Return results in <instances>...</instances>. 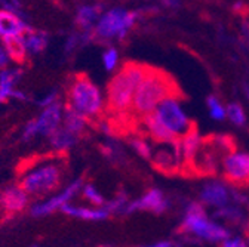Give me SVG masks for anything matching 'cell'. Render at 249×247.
I'll return each mask as SVG.
<instances>
[{
  "instance_id": "cell-18",
  "label": "cell",
  "mask_w": 249,
  "mask_h": 247,
  "mask_svg": "<svg viewBox=\"0 0 249 247\" xmlns=\"http://www.w3.org/2000/svg\"><path fill=\"white\" fill-rule=\"evenodd\" d=\"M101 16V9L97 5H83L76 11V24L83 30V33H93L98 19Z\"/></svg>"
},
{
  "instance_id": "cell-33",
  "label": "cell",
  "mask_w": 249,
  "mask_h": 247,
  "mask_svg": "<svg viewBox=\"0 0 249 247\" xmlns=\"http://www.w3.org/2000/svg\"><path fill=\"white\" fill-rule=\"evenodd\" d=\"M79 45V37L77 36H70L66 42V50L67 52H71L76 46Z\"/></svg>"
},
{
  "instance_id": "cell-29",
  "label": "cell",
  "mask_w": 249,
  "mask_h": 247,
  "mask_svg": "<svg viewBox=\"0 0 249 247\" xmlns=\"http://www.w3.org/2000/svg\"><path fill=\"white\" fill-rule=\"evenodd\" d=\"M208 107L211 110V115L216 120H221L226 117V110L223 108V105L218 102V99L215 97H209L208 98Z\"/></svg>"
},
{
  "instance_id": "cell-25",
  "label": "cell",
  "mask_w": 249,
  "mask_h": 247,
  "mask_svg": "<svg viewBox=\"0 0 249 247\" xmlns=\"http://www.w3.org/2000/svg\"><path fill=\"white\" fill-rule=\"evenodd\" d=\"M227 115L233 123H236V125H245L246 115H245L243 108L239 104H230L227 107Z\"/></svg>"
},
{
  "instance_id": "cell-14",
  "label": "cell",
  "mask_w": 249,
  "mask_h": 247,
  "mask_svg": "<svg viewBox=\"0 0 249 247\" xmlns=\"http://www.w3.org/2000/svg\"><path fill=\"white\" fill-rule=\"evenodd\" d=\"M141 125H142V129H145L147 135L153 141L159 142V144H168V142H174V141L179 139L162 125L156 111L141 117Z\"/></svg>"
},
{
  "instance_id": "cell-10",
  "label": "cell",
  "mask_w": 249,
  "mask_h": 247,
  "mask_svg": "<svg viewBox=\"0 0 249 247\" xmlns=\"http://www.w3.org/2000/svg\"><path fill=\"white\" fill-rule=\"evenodd\" d=\"M153 166L165 175L181 173V139L163 144L156 151Z\"/></svg>"
},
{
  "instance_id": "cell-17",
  "label": "cell",
  "mask_w": 249,
  "mask_h": 247,
  "mask_svg": "<svg viewBox=\"0 0 249 247\" xmlns=\"http://www.w3.org/2000/svg\"><path fill=\"white\" fill-rule=\"evenodd\" d=\"M61 212L67 216H73V218L85 219V221H104L110 216L106 207H88V206H77L71 203L62 207Z\"/></svg>"
},
{
  "instance_id": "cell-13",
  "label": "cell",
  "mask_w": 249,
  "mask_h": 247,
  "mask_svg": "<svg viewBox=\"0 0 249 247\" xmlns=\"http://www.w3.org/2000/svg\"><path fill=\"white\" fill-rule=\"evenodd\" d=\"M28 30L30 25L24 16L0 8V39L24 36Z\"/></svg>"
},
{
  "instance_id": "cell-11",
  "label": "cell",
  "mask_w": 249,
  "mask_h": 247,
  "mask_svg": "<svg viewBox=\"0 0 249 247\" xmlns=\"http://www.w3.org/2000/svg\"><path fill=\"white\" fill-rule=\"evenodd\" d=\"M30 206V196L19 183L8 185L0 190V207L9 214L24 212Z\"/></svg>"
},
{
  "instance_id": "cell-3",
  "label": "cell",
  "mask_w": 249,
  "mask_h": 247,
  "mask_svg": "<svg viewBox=\"0 0 249 247\" xmlns=\"http://www.w3.org/2000/svg\"><path fill=\"white\" fill-rule=\"evenodd\" d=\"M62 178V163L55 159H45L33 163L22 172L19 185L30 197H48L58 191Z\"/></svg>"
},
{
  "instance_id": "cell-28",
  "label": "cell",
  "mask_w": 249,
  "mask_h": 247,
  "mask_svg": "<svg viewBox=\"0 0 249 247\" xmlns=\"http://www.w3.org/2000/svg\"><path fill=\"white\" fill-rule=\"evenodd\" d=\"M37 135H39V131H37V126H36V120L31 118V120H28L25 125H24L21 138H22V141L28 142V141H31L33 138H36Z\"/></svg>"
},
{
  "instance_id": "cell-30",
  "label": "cell",
  "mask_w": 249,
  "mask_h": 247,
  "mask_svg": "<svg viewBox=\"0 0 249 247\" xmlns=\"http://www.w3.org/2000/svg\"><path fill=\"white\" fill-rule=\"evenodd\" d=\"M56 102H59V99H58V92L56 90H51V92H48V94H45L42 98L37 99V105H40L42 108L51 107V105H53Z\"/></svg>"
},
{
  "instance_id": "cell-19",
  "label": "cell",
  "mask_w": 249,
  "mask_h": 247,
  "mask_svg": "<svg viewBox=\"0 0 249 247\" xmlns=\"http://www.w3.org/2000/svg\"><path fill=\"white\" fill-rule=\"evenodd\" d=\"M2 46L6 50L11 63L21 66L27 61L28 50L25 46V37L24 36H14V37L2 39Z\"/></svg>"
},
{
  "instance_id": "cell-5",
  "label": "cell",
  "mask_w": 249,
  "mask_h": 247,
  "mask_svg": "<svg viewBox=\"0 0 249 247\" xmlns=\"http://www.w3.org/2000/svg\"><path fill=\"white\" fill-rule=\"evenodd\" d=\"M135 21L137 12H131L123 8H113L101 14L95 28H93V34L100 39H123Z\"/></svg>"
},
{
  "instance_id": "cell-36",
  "label": "cell",
  "mask_w": 249,
  "mask_h": 247,
  "mask_svg": "<svg viewBox=\"0 0 249 247\" xmlns=\"http://www.w3.org/2000/svg\"><path fill=\"white\" fill-rule=\"evenodd\" d=\"M246 92H248V98H249V86H246Z\"/></svg>"
},
{
  "instance_id": "cell-27",
  "label": "cell",
  "mask_w": 249,
  "mask_h": 247,
  "mask_svg": "<svg viewBox=\"0 0 249 247\" xmlns=\"http://www.w3.org/2000/svg\"><path fill=\"white\" fill-rule=\"evenodd\" d=\"M129 144L132 145V148L140 154L141 157L150 159V156H151V149H150V145L147 144V141H145L144 138H131V139H129Z\"/></svg>"
},
{
  "instance_id": "cell-12",
  "label": "cell",
  "mask_w": 249,
  "mask_h": 247,
  "mask_svg": "<svg viewBox=\"0 0 249 247\" xmlns=\"http://www.w3.org/2000/svg\"><path fill=\"white\" fill-rule=\"evenodd\" d=\"M64 105L61 102H56L51 107L42 108L40 114L35 118L36 126L40 136L49 138L52 133H55L62 126V118H64Z\"/></svg>"
},
{
  "instance_id": "cell-34",
  "label": "cell",
  "mask_w": 249,
  "mask_h": 247,
  "mask_svg": "<svg viewBox=\"0 0 249 247\" xmlns=\"http://www.w3.org/2000/svg\"><path fill=\"white\" fill-rule=\"evenodd\" d=\"M223 247H246L245 243L239 238H234V240H229V241H224Z\"/></svg>"
},
{
  "instance_id": "cell-6",
  "label": "cell",
  "mask_w": 249,
  "mask_h": 247,
  "mask_svg": "<svg viewBox=\"0 0 249 247\" xmlns=\"http://www.w3.org/2000/svg\"><path fill=\"white\" fill-rule=\"evenodd\" d=\"M83 179L77 178V179H73L71 182H69L67 185L62 190H58L55 191L53 194L36 201L30 206V213L36 216V218H42V216H48V214H52L55 212H61V209L70 204L71 200L79 194L82 193V188H83Z\"/></svg>"
},
{
  "instance_id": "cell-8",
  "label": "cell",
  "mask_w": 249,
  "mask_h": 247,
  "mask_svg": "<svg viewBox=\"0 0 249 247\" xmlns=\"http://www.w3.org/2000/svg\"><path fill=\"white\" fill-rule=\"evenodd\" d=\"M154 111L158 114L162 125L177 138H182L195 125V121L187 118V115L179 108L178 102L174 99L162 102Z\"/></svg>"
},
{
  "instance_id": "cell-1",
  "label": "cell",
  "mask_w": 249,
  "mask_h": 247,
  "mask_svg": "<svg viewBox=\"0 0 249 247\" xmlns=\"http://www.w3.org/2000/svg\"><path fill=\"white\" fill-rule=\"evenodd\" d=\"M184 98L181 87L169 73L147 66L145 74L135 92L131 111L138 117H144L168 99L177 101Z\"/></svg>"
},
{
  "instance_id": "cell-16",
  "label": "cell",
  "mask_w": 249,
  "mask_h": 247,
  "mask_svg": "<svg viewBox=\"0 0 249 247\" xmlns=\"http://www.w3.org/2000/svg\"><path fill=\"white\" fill-rule=\"evenodd\" d=\"M22 76L21 68H6L0 71V102H8L9 99L15 98L17 86Z\"/></svg>"
},
{
  "instance_id": "cell-21",
  "label": "cell",
  "mask_w": 249,
  "mask_h": 247,
  "mask_svg": "<svg viewBox=\"0 0 249 247\" xmlns=\"http://www.w3.org/2000/svg\"><path fill=\"white\" fill-rule=\"evenodd\" d=\"M25 37V46L28 50V55H37L42 53L49 43V36L45 32H40V30H33L30 28L28 32L24 34Z\"/></svg>"
},
{
  "instance_id": "cell-24",
  "label": "cell",
  "mask_w": 249,
  "mask_h": 247,
  "mask_svg": "<svg viewBox=\"0 0 249 247\" xmlns=\"http://www.w3.org/2000/svg\"><path fill=\"white\" fill-rule=\"evenodd\" d=\"M82 196L85 200H88L92 207H103L106 206V200L103 197V194L93 187L92 183H85L83 185V188H82Z\"/></svg>"
},
{
  "instance_id": "cell-7",
  "label": "cell",
  "mask_w": 249,
  "mask_h": 247,
  "mask_svg": "<svg viewBox=\"0 0 249 247\" xmlns=\"http://www.w3.org/2000/svg\"><path fill=\"white\" fill-rule=\"evenodd\" d=\"M181 231H187V232H193L197 234L206 240H224L229 237V232L221 228L216 224H211L206 218H205V212L203 207L197 203H193L189 207V213H187V218L184 219L181 228Z\"/></svg>"
},
{
  "instance_id": "cell-2",
  "label": "cell",
  "mask_w": 249,
  "mask_h": 247,
  "mask_svg": "<svg viewBox=\"0 0 249 247\" xmlns=\"http://www.w3.org/2000/svg\"><path fill=\"white\" fill-rule=\"evenodd\" d=\"M147 64L128 61L107 84V110L114 114L131 111L135 92L145 74Z\"/></svg>"
},
{
  "instance_id": "cell-26",
  "label": "cell",
  "mask_w": 249,
  "mask_h": 247,
  "mask_svg": "<svg viewBox=\"0 0 249 247\" xmlns=\"http://www.w3.org/2000/svg\"><path fill=\"white\" fill-rule=\"evenodd\" d=\"M117 63H119V53L114 48H108L104 53H103V64H104V68L107 71H111L117 67Z\"/></svg>"
},
{
  "instance_id": "cell-37",
  "label": "cell",
  "mask_w": 249,
  "mask_h": 247,
  "mask_svg": "<svg viewBox=\"0 0 249 247\" xmlns=\"http://www.w3.org/2000/svg\"><path fill=\"white\" fill-rule=\"evenodd\" d=\"M30 247H39V246H37V244H31Z\"/></svg>"
},
{
  "instance_id": "cell-23",
  "label": "cell",
  "mask_w": 249,
  "mask_h": 247,
  "mask_svg": "<svg viewBox=\"0 0 249 247\" xmlns=\"http://www.w3.org/2000/svg\"><path fill=\"white\" fill-rule=\"evenodd\" d=\"M202 200L211 206H223L227 203V191L221 183H209L202 193Z\"/></svg>"
},
{
  "instance_id": "cell-22",
  "label": "cell",
  "mask_w": 249,
  "mask_h": 247,
  "mask_svg": "<svg viewBox=\"0 0 249 247\" xmlns=\"http://www.w3.org/2000/svg\"><path fill=\"white\" fill-rule=\"evenodd\" d=\"M86 125H88V120L80 115L79 113H76L74 110L66 107L64 108V118H62V128L66 131L71 132L73 135L79 136L85 129H86Z\"/></svg>"
},
{
  "instance_id": "cell-9",
  "label": "cell",
  "mask_w": 249,
  "mask_h": 247,
  "mask_svg": "<svg viewBox=\"0 0 249 247\" xmlns=\"http://www.w3.org/2000/svg\"><path fill=\"white\" fill-rule=\"evenodd\" d=\"M224 179L234 187L249 185V154L233 152L223 162Z\"/></svg>"
},
{
  "instance_id": "cell-35",
  "label": "cell",
  "mask_w": 249,
  "mask_h": 247,
  "mask_svg": "<svg viewBox=\"0 0 249 247\" xmlns=\"http://www.w3.org/2000/svg\"><path fill=\"white\" fill-rule=\"evenodd\" d=\"M147 247H172V244L171 243H158L154 246H147Z\"/></svg>"
},
{
  "instance_id": "cell-4",
  "label": "cell",
  "mask_w": 249,
  "mask_h": 247,
  "mask_svg": "<svg viewBox=\"0 0 249 247\" xmlns=\"http://www.w3.org/2000/svg\"><path fill=\"white\" fill-rule=\"evenodd\" d=\"M86 120L97 118L106 110L103 92L86 74H77L71 79L67 90V105Z\"/></svg>"
},
{
  "instance_id": "cell-20",
  "label": "cell",
  "mask_w": 249,
  "mask_h": 247,
  "mask_svg": "<svg viewBox=\"0 0 249 247\" xmlns=\"http://www.w3.org/2000/svg\"><path fill=\"white\" fill-rule=\"evenodd\" d=\"M48 139H49V145H51V148H52L53 151H56V152H66V151L71 149V148L77 144L79 136L73 135L71 132L66 131L64 128L61 126V128H59L55 133H52Z\"/></svg>"
},
{
  "instance_id": "cell-32",
  "label": "cell",
  "mask_w": 249,
  "mask_h": 247,
  "mask_svg": "<svg viewBox=\"0 0 249 247\" xmlns=\"http://www.w3.org/2000/svg\"><path fill=\"white\" fill-rule=\"evenodd\" d=\"M9 63H11V59L6 53V50L3 49V46H0V71L9 68Z\"/></svg>"
},
{
  "instance_id": "cell-31",
  "label": "cell",
  "mask_w": 249,
  "mask_h": 247,
  "mask_svg": "<svg viewBox=\"0 0 249 247\" xmlns=\"http://www.w3.org/2000/svg\"><path fill=\"white\" fill-rule=\"evenodd\" d=\"M218 216H221V218H226V219H231V221H237L239 219V213L234 209H227V210L223 209V210L218 212Z\"/></svg>"
},
{
  "instance_id": "cell-15",
  "label": "cell",
  "mask_w": 249,
  "mask_h": 247,
  "mask_svg": "<svg viewBox=\"0 0 249 247\" xmlns=\"http://www.w3.org/2000/svg\"><path fill=\"white\" fill-rule=\"evenodd\" d=\"M168 203L166 200L163 198V194L159 191V190H151L148 191L142 198L134 201L132 204L126 206L124 212L126 213H131V212H135V210H151V212H163L166 209Z\"/></svg>"
}]
</instances>
